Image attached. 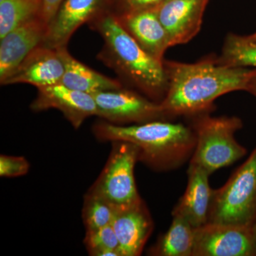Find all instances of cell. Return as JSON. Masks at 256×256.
<instances>
[{"mask_svg": "<svg viewBox=\"0 0 256 256\" xmlns=\"http://www.w3.org/2000/svg\"><path fill=\"white\" fill-rule=\"evenodd\" d=\"M164 63L168 90L160 104L170 118L203 114L220 96L248 92L256 74V68L228 66L218 58L192 64Z\"/></svg>", "mask_w": 256, "mask_h": 256, "instance_id": "cell-1", "label": "cell"}, {"mask_svg": "<svg viewBox=\"0 0 256 256\" xmlns=\"http://www.w3.org/2000/svg\"><path fill=\"white\" fill-rule=\"evenodd\" d=\"M92 130L99 140L124 141L137 146L139 161L156 171L180 168L191 159L196 146L192 128L165 120L128 126L101 122Z\"/></svg>", "mask_w": 256, "mask_h": 256, "instance_id": "cell-2", "label": "cell"}, {"mask_svg": "<svg viewBox=\"0 0 256 256\" xmlns=\"http://www.w3.org/2000/svg\"><path fill=\"white\" fill-rule=\"evenodd\" d=\"M94 26L105 44L101 60L146 96L162 100L168 90L164 60L146 53L120 24L116 14L101 15Z\"/></svg>", "mask_w": 256, "mask_h": 256, "instance_id": "cell-3", "label": "cell"}, {"mask_svg": "<svg viewBox=\"0 0 256 256\" xmlns=\"http://www.w3.org/2000/svg\"><path fill=\"white\" fill-rule=\"evenodd\" d=\"M242 128V120L236 117L198 114L192 128L196 146L190 163L201 166L210 175L242 159L246 150L234 137Z\"/></svg>", "mask_w": 256, "mask_h": 256, "instance_id": "cell-4", "label": "cell"}, {"mask_svg": "<svg viewBox=\"0 0 256 256\" xmlns=\"http://www.w3.org/2000/svg\"><path fill=\"white\" fill-rule=\"evenodd\" d=\"M256 222V148L222 188L213 190L207 223L252 226Z\"/></svg>", "mask_w": 256, "mask_h": 256, "instance_id": "cell-5", "label": "cell"}, {"mask_svg": "<svg viewBox=\"0 0 256 256\" xmlns=\"http://www.w3.org/2000/svg\"><path fill=\"white\" fill-rule=\"evenodd\" d=\"M110 156L98 178L88 190L114 206L131 204L142 200L134 178V166L139 161L137 146L114 141Z\"/></svg>", "mask_w": 256, "mask_h": 256, "instance_id": "cell-6", "label": "cell"}, {"mask_svg": "<svg viewBox=\"0 0 256 256\" xmlns=\"http://www.w3.org/2000/svg\"><path fill=\"white\" fill-rule=\"evenodd\" d=\"M254 226L206 223L195 228L193 256H256Z\"/></svg>", "mask_w": 256, "mask_h": 256, "instance_id": "cell-7", "label": "cell"}, {"mask_svg": "<svg viewBox=\"0 0 256 256\" xmlns=\"http://www.w3.org/2000/svg\"><path fill=\"white\" fill-rule=\"evenodd\" d=\"M92 96L98 109V117L110 124H140L170 118L160 102H153L130 90H105Z\"/></svg>", "mask_w": 256, "mask_h": 256, "instance_id": "cell-8", "label": "cell"}, {"mask_svg": "<svg viewBox=\"0 0 256 256\" xmlns=\"http://www.w3.org/2000/svg\"><path fill=\"white\" fill-rule=\"evenodd\" d=\"M208 0H165L154 6L170 46L191 41L201 30Z\"/></svg>", "mask_w": 256, "mask_h": 256, "instance_id": "cell-9", "label": "cell"}, {"mask_svg": "<svg viewBox=\"0 0 256 256\" xmlns=\"http://www.w3.org/2000/svg\"><path fill=\"white\" fill-rule=\"evenodd\" d=\"M36 99L32 102V110L56 109L63 114L75 129H78L88 118L98 116V109L94 96L58 84L38 88Z\"/></svg>", "mask_w": 256, "mask_h": 256, "instance_id": "cell-10", "label": "cell"}, {"mask_svg": "<svg viewBox=\"0 0 256 256\" xmlns=\"http://www.w3.org/2000/svg\"><path fill=\"white\" fill-rule=\"evenodd\" d=\"M111 225L118 240L120 256L141 255L153 230L152 220L143 200L116 207Z\"/></svg>", "mask_w": 256, "mask_h": 256, "instance_id": "cell-11", "label": "cell"}, {"mask_svg": "<svg viewBox=\"0 0 256 256\" xmlns=\"http://www.w3.org/2000/svg\"><path fill=\"white\" fill-rule=\"evenodd\" d=\"M48 26L40 18L10 32L0 42V82L4 84L35 48L43 44Z\"/></svg>", "mask_w": 256, "mask_h": 256, "instance_id": "cell-12", "label": "cell"}, {"mask_svg": "<svg viewBox=\"0 0 256 256\" xmlns=\"http://www.w3.org/2000/svg\"><path fill=\"white\" fill-rule=\"evenodd\" d=\"M64 74L63 60L57 48L42 44L18 66L2 85L26 84L38 88L60 84Z\"/></svg>", "mask_w": 256, "mask_h": 256, "instance_id": "cell-13", "label": "cell"}, {"mask_svg": "<svg viewBox=\"0 0 256 256\" xmlns=\"http://www.w3.org/2000/svg\"><path fill=\"white\" fill-rule=\"evenodd\" d=\"M116 16L124 30L146 53L156 60L164 62L165 52L171 46L154 6L122 12Z\"/></svg>", "mask_w": 256, "mask_h": 256, "instance_id": "cell-14", "label": "cell"}, {"mask_svg": "<svg viewBox=\"0 0 256 256\" xmlns=\"http://www.w3.org/2000/svg\"><path fill=\"white\" fill-rule=\"evenodd\" d=\"M106 0H64L48 24L43 44L53 48L66 46L70 37L84 24L94 18Z\"/></svg>", "mask_w": 256, "mask_h": 256, "instance_id": "cell-15", "label": "cell"}, {"mask_svg": "<svg viewBox=\"0 0 256 256\" xmlns=\"http://www.w3.org/2000/svg\"><path fill=\"white\" fill-rule=\"evenodd\" d=\"M188 174V186L172 214L181 216L192 226L198 228L208 222L213 192L208 182L210 174L201 166L191 163Z\"/></svg>", "mask_w": 256, "mask_h": 256, "instance_id": "cell-16", "label": "cell"}, {"mask_svg": "<svg viewBox=\"0 0 256 256\" xmlns=\"http://www.w3.org/2000/svg\"><path fill=\"white\" fill-rule=\"evenodd\" d=\"M66 46L57 48L64 65L60 84L74 90L88 94L122 88L120 82L105 76L76 60L69 54Z\"/></svg>", "mask_w": 256, "mask_h": 256, "instance_id": "cell-17", "label": "cell"}, {"mask_svg": "<svg viewBox=\"0 0 256 256\" xmlns=\"http://www.w3.org/2000/svg\"><path fill=\"white\" fill-rule=\"evenodd\" d=\"M195 228L181 216L173 215L170 228L152 248L150 254L158 256H193Z\"/></svg>", "mask_w": 256, "mask_h": 256, "instance_id": "cell-18", "label": "cell"}, {"mask_svg": "<svg viewBox=\"0 0 256 256\" xmlns=\"http://www.w3.org/2000/svg\"><path fill=\"white\" fill-rule=\"evenodd\" d=\"M218 60L228 66L256 68V37L229 34Z\"/></svg>", "mask_w": 256, "mask_h": 256, "instance_id": "cell-19", "label": "cell"}, {"mask_svg": "<svg viewBox=\"0 0 256 256\" xmlns=\"http://www.w3.org/2000/svg\"><path fill=\"white\" fill-rule=\"evenodd\" d=\"M40 0H4L0 2V38L40 18Z\"/></svg>", "mask_w": 256, "mask_h": 256, "instance_id": "cell-20", "label": "cell"}, {"mask_svg": "<svg viewBox=\"0 0 256 256\" xmlns=\"http://www.w3.org/2000/svg\"><path fill=\"white\" fill-rule=\"evenodd\" d=\"M116 207L102 197L88 191L84 196L82 218L86 230L110 225Z\"/></svg>", "mask_w": 256, "mask_h": 256, "instance_id": "cell-21", "label": "cell"}, {"mask_svg": "<svg viewBox=\"0 0 256 256\" xmlns=\"http://www.w3.org/2000/svg\"><path fill=\"white\" fill-rule=\"evenodd\" d=\"M84 242L89 255L120 256L118 240L111 224L86 230Z\"/></svg>", "mask_w": 256, "mask_h": 256, "instance_id": "cell-22", "label": "cell"}, {"mask_svg": "<svg viewBox=\"0 0 256 256\" xmlns=\"http://www.w3.org/2000/svg\"><path fill=\"white\" fill-rule=\"evenodd\" d=\"M30 164L24 156H0V176L2 178H18L28 174Z\"/></svg>", "mask_w": 256, "mask_h": 256, "instance_id": "cell-23", "label": "cell"}, {"mask_svg": "<svg viewBox=\"0 0 256 256\" xmlns=\"http://www.w3.org/2000/svg\"><path fill=\"white\" fill-rule=\"evenodd\" d=\"M64 0H40V18L47 26L50 23Z\"/></svg>", "mask_w": 256, "mask_h": 256, "instance_id": "cell-24", "label": "cell"}, {"mask_svg": "<svg viewBox=\"0 0 256 256\" xmlns=\"http://www.w3.org/2000/svg\"><path fill=\"white\" fill-rule=\"evenodd\" d=\"M164 1L165 0H120V2L122 5V12H127L153 8Z\"/></svg>", "mask_w": 256, "mask_h": 256, "instance_id": "cell-25", "label": "cell"}, {"mask_svg": "<svg viewBox=\"0 0 256 256\" xmlns=\"http://www.w3.org/2000/svg\"><path fill=\"white\" fill-rule=\"evenodd\" d=\"M248 92H250L256 97V74L254 78H252V82H250V87H249Z\"/></svg>", "mask_w": 256, "mask_h": 256, "instance_id": "cell-26", "label": "cell"}, {"mask_svg": "<svg viewBox=\"0 0 256 256\" xmlns=\"http://www.w3.org/2000/svg\"><path fill=\"white\" fill-rule=\"evenodd\" d=\"M254 230H255V233H256V224H254Z\"/></svg>", "mask_w": 256, "mask_h": 256, "instance_id": "cell-27", "label": "cell"}, {"mask_svg": "<svg viewBox=\"0 0 256 256\" xmlns=\"http://www.w3.org/2000/svg\"><path fill=\"white\" fill-rule=\"evenodd\" d=\"M252 36L256 37V33H254V34H252Z\"/></svg>", "mask_w": 256, "mask_h": 256, "instance_id": "cell-28", "label": "cell"}, {"mask_svg": "<svg viewBox=\"0 0 256 256\" xmlns=\"http://www.w3.org/2000/svg\"><path fill=\"white\" fill-rule=\"evenodd\" d=\"M4 1V0H0V2H2Z\"/></svg>", "mask_w": 256, "mask_h": 256, "instance_id": "cell-29", "label": "cell"}]
</instances>
